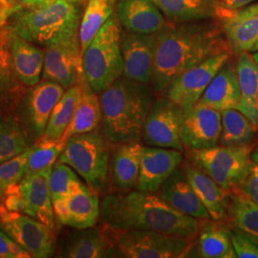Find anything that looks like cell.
<instances>
[{"instance_id": "obj_36", "label": "cell", "mask_w": 258, "mask_h": 258, "mask_svg": "<svg viewBox=\"0 0 258 258\" xmlns=\"http://www.w3.org/2000/svg\"><path fill=\"white\" fill-rule=\"evenodd\" d=\"M228 218L232 227L258 246V204L240 192L230 196Z\"/></svg>"}, {"instance_id": "obj_23", "label": "cell", "mask_w": 258, "mask_h": 258, "mask_svg": "<svg viewBox=\"0 0 258 258\" xmlns=\"http://www.w3.org/2000/svg\"><path fill=\"white\" fill-rule=\"evenodd\" d=\"M239 100L237 71L227 62L214 76L198 102L213 109L222 111L236 109Z\"/></svg>"}, {"instance_id": "obj_25", "label": "cell", "mask_w": 258, "mask_h": 258, "mask_svg": "<svg viewBox=\"0 0 258 258\" xmlns=\"http://www.w3.org/2000/svg\"><path fill=\"white\" fill-rule=\"evenodd\" d=\"M236 71L240 100L237 110L248 117L258 129V63L248 52L239 53Z\"/></svg>"}, {"instance_id": "obj_6", "label": "cell", "mask_w": 258, "mask_h": 258, "mask_svg": "<svg viewBox=\"0 0 258 258\" xmlns=\"http://www.w3.org/2000/svg\"><path fill=\"white\" fill-rule=\"evenodd\" d=\"M108 143L98 130L77 134L66 142L58 162L71 166L90 188L99 191L108 172Z\"/></svg>"}, {"instance_id": "obj_44", "label": "cell", "mask_w": 258, "mask_h": 258, "mask_svg": "<svg viewBox=\"0 0 258 258\" xmlns=\"http://www.w3.org/2000/svg\"><path fill=\"white\" fill-rule=\"evenodd\" d=\"M22 8L15 0H0V37L9 26L10 18Z\"/></svg>"}, {"instance_id": "obj_18", "label": "cell", "mask_w": 258, "mask_h": 258, "mask_svg": "<svg viewBox=\"0 0 258 258\" xmlns=\"http://www.w3.org/2000/svg\"><path fill=\"white\" fill-rule=\"evenodd\" d=\"M117 16L131 33L153 35L166 26V17L151 0H119Z\"/></svg>"}, {"instance_id": "obj_43", "label": "cell", "mask_w": 258, "mask_h": 258, "mask_svg": "<svg viewBox=\"0 0 258 258\" xmlns=\"http://www.w3.org/2000/svg\"><path fill=\"white\" fill-rule=\"evenodd\" d=\"M240 192L258 204V164H253L248 176L239 184Z\"/></svg>"}, {"instance_id": "obj_27", "label": "cell", "mask_w": 258, "mask_h": 258, "mask_svg": "<svg viewBox=\"0 0 258 258\" xmlns=\"http://www.w3.org/2000/svg\"><path fill=\"white\" fill-rule=\"evenodd\" d=\"M166 19L173 22L202 21L220 13L217 0H151Z\"/></svg>"}, {"instance_id": "obj_15", "label": "cell", "mask_w": 258, "mask_h": 258, "mask_svg": "<svg viewBox=\"0 0 258 258\" xmlns=\"http://www.w3.org/2000/svg\"><path fill=\"white\" fill-rule=\"evenodd\" d=\"M154 34L128 32L120 36L124 78L138 83H151L154 71Z\"/></svg>"}, {"instance_id": "obj_47", "label": "cell", "mask_w": 258, "mask_h": 258, "mask_svg": "<svg viewBox=\"0 0 258 258\" xmlns=\"http://www.w3.org/2000/svg\"><path fill=\"white\" fill-rule=\"evenodd\" d=\"M250 159L253 164H258V147L250 153Z\"/></svg>"}, {"instance_id": "obj_1", "label": "cell", "mask_w": 258, "mask_h": 258, "mask_svg": "<svg viewBox=\"0 0 258 258\" xmlns=\"http://www.w3.org/2000/svg\"><path fill=\"white\" fill-rule=\"evenodd\" d=\"M154 35L151 83L157 92L165 91L179 75L211 56L226 52L218 29L206 20L165 26Z\"/></svg>"}, {"instance_id": "obj_22", "label": "cell", "mask_w": 258, "mask_h": 258, "mask_svg": "<svg viewBox=\"0 0 258 258\" xmlns=\"http://www.w3.org/2000/svg\"><path fill=\"white\" fill-rule=\"evenodd\" d=\"M183 169L195 194L210 213L212 220L220 222L227 219L230 205L228 190L224 189L210 176L195 166L185 165Z\"/></svg>"}, {"instance_id": "obj_20", "label": "cell", "mask_w": 258, "mask_h": 258, "mask_svg": "<svg viewBox=\"0 0 258 258\" xmlns=\"http://www.w3.org/2000/svg\"><path fill=\"white\" fill-rule=\"evenodd\" d=\"M160 197L176 211L199 220H210L211 215L201 203L187 180L184 169L177 168L161 186Z\"/></svg>"}, {"instance_id": "obj_45", "label": "cell", "mask_w": 258, "mask_h": 258, "mask_svg": "<svg viewBox=\"0 0 258 258\" xmlns=\"http://www.w3.org/2000/svg\"><path fill=\"white\" fill-rule=\"evenodd\" d=\"M222 4L228 10L240 9L256 0H221Z\"/></svg>"}, {"instance_id": "obj_40", "label": "cell", "mask_w": 258, "mask_h": 258, "mask_svg": "<svg viewBox=\"0 0 258 258\" xmlns=\"http://www.w3.org/2000/svg\"><path fill=\"white\" fill-rule=\"evenodd\" d=\"M230 236L236 257L258 258V246L248 236L234 227L230 229Z\"/></svg>"}, {"instance_id": "obj_50", "label": "cell", "mask_w": 258, "mask_h": 258, "mask_svg": "<svg viewBox=\"0 0 258 258\" xmlns=\"http://www.w3.org/2000/svg\"><path fill=\"white\" fill-rule=\"evenodd\" d=\"M2 197H3V191H2V189L0 188V204H1V200H2Z\"/></svg>"}, {"instance_id": "obj_5", "label": "cell", "mask_w": 258, "mask_h": 258, "mask_svg": "<svg viewBox=\"0 0 258 258\" xmlns=\"http://www.w3.org/2000/svg\"><path fill=\"white\" fill-rule=\"evenodd\" d=\"M120 36L118 19L112 16L83 54V75L96 93H102L122 75Z\"/></svg>"}, {"instance_id": "obj_8", "label": "cell", "mask_w": 258, "mask_h": 258, "mask_svg": "<svg viewBox=\"0 0 258 258\" xmlns=\"http://www.w3.org/2000/svg\"><path fill=\"white\" fill-rule=\"evenodd\" d=\"M115 248L128 258H180L191 249L190 238L142 230L104 229Z\"/></svg>"}, {"instance_id": "obj_28", "label": "cell", "mask_w": 258, "mask_h": 258, "mask_svg": "<svg viewBox=\"0 0 258 258\" xmlns=\"http://www.w3.org/2000/svg\"><path fill=\"white\" fill-rule=\"evenodd\" d=\"M143 148L139 141L119 145L112 159V178L116 187L127 190L137 185Z\"/></svg>"}, {"instance_id": "obj_46", "label": "cell", "mask_w": 258, "mask_h": 258, "mask_svg": "<svg viewBox=\"0 0 258 258\" xmlns=\"http://www.w3.org/2000/svg\"><path fill=\"white\" fill-rule=\"evenodd\" d=\"M15 1L24 8H30V7H36V6L42 5L49 0H15Z\"/></svg>"}, {"instance_id": "obj_12", "label": "cell", "mask_w": 258, "mask_h": 258, "mask_svg": "<svg viewBox=\"0 0 258 258\" xmlns=\"http://www.w3.org/2000/svg\"><path fill=\"white\" fill-rule=\"evenodd\" d=\"M183 109L168 98L152 102L145 120L142 136L150 147L184 150L180 136Z\"/></svg>"}, {"instance_id": "obj_33", "label": "cell", "mask_w": 258, "mask_h": 258, "mask_svg": "<svg viewBox=\"0 0 258 258\" xmlns=\"http://www.w3.org/2000/svg\"><path fill=\"white\" fill-rule=\"evenodd\" d=\"M79 83L67 88L61 99L55 104L48 120L44 136L51 139H60L73 119L75 111L83 95V79Z\"/></svg>"}, {"instance_id": "obj_26", "label": "cell", "mask_w": 258, "mask_h": 258, "mask_svg": "<svg viewBox=\"0 0 258 258\" xmlns=\"http://www.w3.org/2000/svg\"><path fill=\"white\" fill-rule=\"evenodd\" d=\"M224 30L235 52H250L258 38V3L230 16Z\"/></svg>"}, {"instance_id": "obj_48", "label": "cell", "mask_w": 258, "mask_h": 258, "mask_svg": "<svg viewBox=\"0 0 258 258\" xmlns=\"http://www.w3.org/2000/svg\"><path fill=\"white\" fill-rule=\"evenodd\" d=\"M250 52H258V38L257 40H256V42H255V44L253 45L252 47V49H251V51Z\"/></svg>"}, {"instance_id": "obj_11", "label": "cell", "mask_w": 258, "mask_h": 258, "mask_svg": "<svg viewBox=\"0 0 258 258\" xmlns=\"http://www.w3.org/2000/svg\"><path fill=\"white\" fill-rule=\"evenodd\" d=\"M229 58V53L223 52L179 75L167 86L166 98L183 110L191 108Z\"/></svg>"}, {"instance_id": "obj_2", "label": "cell", "mask_w": 258, "mask_h": 258, "mask_svg": "<svg viewBox=\"0 0 258 258\" xmlns=\"http://www.w3.org/2000/svg\"><path fill=\"white\" fill-rule=\"evenodd\" d=\"M100 219L113 230H142L192 239L200 230V220L176 211L151 192L131 191L107 195L101 204Z\"/></svg>"}, {"instance_id": "obj_39", "label": "cell", "mask_w": 258, "mask_h": 258, "mask_svg": "<svg viewBox=\"0 0 258 258\" xmlns=\"http://www.w3.org/2000/svg\"><path fill=\"white\" fill-rule=\"evenodd\" d=\"M28 157L29 148L0 164V188L3 192L23 179L27 172Z\"/></svg>"}, {"instance_id": "obj_35", "label": "cell", "mask_w": 258, "mask_h": 258, "mask_svg": "<svg viewBox=\"0 0 258 258\" xmlns=\"http://www.w3.org/2000/svg\"><path fill=\"white\" fill-rule=\"evenodd\" d=\"M117 0H88L80 26V40L83 56L94 37L113 16Z\"/></svg>"}, {"instance_id": "obj_17", "label": "cell", "mask_w": 258, "mask_h": 258, "mask_svg": "<svg viewBox=\"0 0 258 258\" xmlns=\"http://www.w3.org/2000/svg\"><path fill=\"white\" fill-rule=\"evenodd\" d=\"M182 151L172 148H145L142 151L137 187L140 191L155 192L182 163Z\"/></svg>"}, {"instance_id": "obj_14", "label": "cell", "mask_w": 258, "mask_h": 258, "mask_svg": "<svg viewBox=\"0 0 258 258\" xmlns=\"http://www.w3.org/2000/svg\"><path fill=\"white\" fill-rule=\"evenodd\" d=\"M221 112L196 102L187 110H183L180 136L184 148L206 149L218 146L221 136Z\"/></svg>"}, {"instance_id": "obj_34", "label": "cell", "mask_w": 258, "mask_h": 258, "mask_svg": "<svg viewBox=\"0 0 258 258\" xmlns=\"http://www.w3.org/2000/svg\"><path fill=\"white\" fill-rule=\"evenodd\" d=\"M220 112L222 146L241 147L249 145L257 130L251 120L237 109H226Z\"/></svg>"}, {"instance_id": "obj_41", "label": "cell", "mask_w": 258, "mask_h": 258, "mask_svg": "<svg viewBox=\"0 0 258 258\" xmlns=\"http://www.w3.org/2000/svg\"><path fill=\"white\" fill-rule=\"evenodd\" d=\"M29 257L27 251L0 229V258Z\"/></svg>"}, {"instance_id": "obj_10", "label": "cell", "mask_w": 258, "mask_h": 258, "mask_svg": "<svg viewBox=\"0 0 258 258\" xmlns=\"http://www.w3.org/2000/svg\"><path fill=\"white\" fill-rule=\"evenodd\" d=\"M64 92L62 85L47 80L28 87L16 113L33 138L44 134L51 113Z\"/></svg>"}, {"instance_id": "obj_30", "label": "cell", "mask_w": 258, "mask_h": 258, "mask_svg": "<svg viewBox=\"0 0 258 258\" xmlns=\"http://www.w3.org/2000/svg\"><path fill=\"white\" fill-rule=\"evenodd\" d=\"M33 137L18 114H0V164L27 150Z\"/></svg>"}, {"instance_id": "obj_31", "label": "cell", "mask_w": 258, "mask_h": 258, "mask_svg": "<svg viewBox=\"0 0 258 258\" xmlns=\"http://www.w3.org/2000/svg\"><path fill=\"white\" fill-rule=\"evenodd\" d=\"M77 234L65 248V257L99 258L109 256L115 248L105 231L88 228Z\"/></svg>"}, {"instance_id": "obj_13", "label": "cell", "mask_w": 258, "mask_h": 258, "mask_svg": "<svg viewBox=\"0 0 258 258\" xmlns=\"http://www.w3.org/2000/svg\"><path fill=\"white\" fill-rule=\"evenodd\" d=\"M83 76L80 33L46 47L42 70L43 80L69 88Z\"/></svg>"}, {"instance_id": "obj_37", "label": "cell", "mask_w": 258, "mask_h": 258, "mask_svg": "<svg viewBox=\"0 0 258 258\" xmlns=\"http://www.w3.org/2000/svg\"><path fill=\"white\" fill-rule=\"evenodd\" d=\"M65 145L60 139L48 138L44 135L36 139L29 148L26 173H50Z\"/></svg>"}, {"instance_id": "obj_29", "label": "cell", "mask_w": 258, "mask_h": 258, "mask_svg": "<svg viewBox=\"0 0 258 258\" xmlns=\"http://www.w3.org/2000/svg\"><path fill=\"white\" fill-rule=\"evenodd\" d=\"M101 120L102 107L100 99L83 77L82 98L76 108L73 119L60 140L66 143L68 139L74 135L96 130Z\"/></svg>"}, {"instance_id": "obj_24", "label": "cell", "mask_w": 258, "mask_h": 258, "mask_svg": "<svg viewBox=\"0 0 258 258\" xmlns=\"http://www.w3.org/2000/svg\"><path fill=\"white\" fill-rule=\"evenodd\" d=\"M10 49L13 65L19 80L30 87L39 83L43 70L45 51L32 42L14 34H10Z\"/></svg>"}, {"instance_id": "obj_42", "label": "cell", "mask_w": 258, "mask_h": 258, "mask_svg": "<svg viewBox=\"0 0 258 258\" xmlns=\"http://www.w3.org/2000/svg\"><path fill=\"white\" fill-rule=\"evenodd\" d=\"M1 205L12 212L25 213V203L19 184L12 185L3 192Z\"/></svg>"}, {"instance_id": "obj_4", "label": "cell", "mask_w": 258, "mask_h": 258, "mask_svg": "<svg viewBox=\"0 0 258 258\" xmlns=\"http://www.w3.org/2000/svg\"><path fill=\"white\" fill-rule=\"evenodd\" d=\"M83 0H49L22 8L9 20L11 31L32 43L48 47L80 33Z\"/></svg>"}, {"instance_id": "obj_49", "label": "cell", "mask_w": 258, "mask_h": 258, "mask_svg": "<svg viewBox=\"0 0 258 258\" xmlns=\"http://www.w3.org/2000/svg\"><path fill=\"white\" fill-rule=\"evenodd\" d=\"M251 55H252L253 59L256 61V63H258V52H253V54Z\"/></svg>"}, {"instance_id": "obj_7", "label": "cell", "mask_w": 258, "mask_h": 258, "mask_svg": "<svg viewBox=\"0 0 258 258\" xmlns=\"http://www.w3.org/2000/svg\"><path fill=\"white\" fill-rule=\"evenodd\" d=\"M251 148L241 147H214L206 149H188L186 155L194 166L210 176L226 190L239 186L253 166Z\"/></svg>"}, {"instance_id": "obj_9", "label": "cell", "mask_w": 258, "mask_h": 258, "mask_svg": "<svg viewBox=\"0 0 258 258\" xmlns=\"http://www.w3.org/2000/svg\"><path fill=\"white\" fill-rule=\"evenodd\" d=\"M0 229L31 257H51L54 254L52 230L26 213L12 212L0 204Z\"/></svg>"}, {"instance_id": "obj_3", "label": "cell", "mask_w": 258, "mask_h": 258, "mask_svg": "<svg viewBox=\"0 0 258 258\" xmlns=\"http://www.w3.org/2000/svg\"><path fill=\"white\" fill-rule=\"evenodd\" d=\"M102 107L101 133L111 144L139 141L152 104L147 83L119 78L100 97Z\"/></svg>"}, {"instance_id": "obj_32", "label": "cell", "mask_w": 258, "mask_h": 258, "mask_svg": "<svg viewBox=\"0 0 258 258\" xmlns=\"http://www.w3.org/2000/svg\"><path fill=\"white\" fill-rule=\"evenodd\" d=\"M197 243L198 256L203 258L236 257L231 244L230 229L207 222L200 226Z\"/></svg>"}, {"instance_id": "obj_16", "label": "cell", "mask_w": 258, "mask_h": 258, "mask_svg": "<svg viewBox=\"0 0 258 258\" xmlns=\"http://www.w3.org/2000/svg\"><path fill=\"white\" fill-rule=\"evenodd\" d=\"M53 207L58 221L78 230L92 228L100 218L99 197L84 184L66 198L54 201Z\"/></svg>"}, {"instance_id": "obj_38", "label": "cell", "mask_w": 258, "mask_h": 258, "mask_svg": "<svg viewBox=\"0 0 258 258\" xmlns=\"http://www.w3.org/2000/svg\"><path fill=\"white\" fill-rule=\"evenodd\" d=\"M83 184L71 166L58 162L53 166L48 179L52 201L66 198Z\"/></svg>"}, {"instance_id": "obj_19", "label": "cell", "mask_w": 258, "mask_h": 258, "mask_svg": "<svg viewBox=\"0 0 258 258\" xmlns=\"http://www.w3.org/2000/svg\"><path fill=\"white\" fill-rule=\"evenodd\" d=\"M50 173H26L19 183L25 213L54 230V207L48 179Z\"/></svg>"}, {"instance_id": "obj_21", "label": "cell", "mask_w": 258, "mask_h": 258, "mask_svg": "<svg viewBox=\"0 0 258 258\" xmlns=\"http://www.w3.org/2000/svg\"><path fill=\"white\" fill-rule=\"evenodd\" d=\"M10 26L0 37V114L15 113L28 86L16 74L10 49Z\"/></svg>"}]
</instances>
